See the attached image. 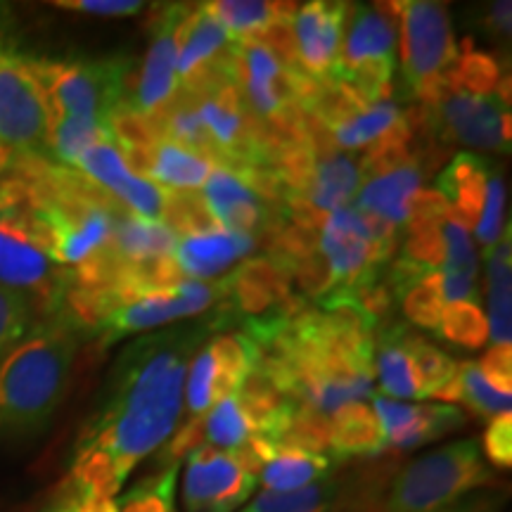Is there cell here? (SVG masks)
I'll list each match as a JSON object with an SVG mask.
<instances>
[{
	"label": "cell",
	"mask_w": 512,
	"mask_h": 512,
	"mask_svg": "<svg viewBox=\"0 0 512 512\" xmlns=\"http://www.w3.org/2000/svg\"><path fill=\"white\" fill-rule=\"evenodd\" d=\"M332 460L323 453L297 451V448H275L273 458L259 472L266 491H297L313 482L330 477Z\"/></svg>",
	"instance_id": "27"
},
{
	"label": "cell",
	"mask_w": 512,
	"mask_h": 512,
	"mask_svg": "<svg viewBox=\"0 0 512 512\" xmlns=\"http://www.w3.org/2000/svg\"><path fill=\"white\" fill-rule=\"evenodd\" d=\"M188 5H166L159 12V24L155 27L150 50L143 62V74L133 86L131 100H126L133 110L143 114H159L171 105L178 93V24Z\"/></svg>",
	"instance_id": "14"
},
{
	"label": "cell",
	"mask_w": 512,
	"mask_h": 512,
	"mask_svg": "<svg viewBox=\"0 0 512 512\" xmlns=\"http://www.w3.org/2000/svg\"><path fill=\"white\" fill-rule=\"evenodd\" d=\"M347 3L313 0L299 5L292 19L297 67L313 79H330L342 55Z\"/></svg>",
	"instance_id": "15"
},
{
	"label": "cell",
	"mask_w": 512,
	"mask_h": 512,
	"mask_svg": "<svg viewBox=\"0 0 512 512\" xmlns=\"http://www.w3.org/2000/svg\"><path fill=\"white\" fill-rule=\"evenodd\" d=\"M185 399H188V411L192 418H202L214 406V380H216V366L214 356H211L209 347L197 351L192 356L188 375H185Z\"/></svg>",
	"instance_id": "43"
},
{
	"label": "cell",
	"mask_w": 512,
	"mask_h": 512,
	"mask_svg": "<svg viewBox=\"0 0 512 512\" xmlns=\"http://www.w3.org/2000/svg\"><path fill=\"white\" fill-rule=\"evenodd\" d=\"M216 166L185 147L169 143H159L152 152V166L147 181L159 183L164 190H197L207 183Z\"/></svg>",
	"instance_id": "29"
},
{
	"label": "cell",
	"mask_w": 512,
	"mask_h": 512,
	"mask_svg": "<svg viewBox=\"0 0 512 512\" xmlns=\"http://www.w3.org/2000/svg\"><path fill=\"white\" fill-rule=\"evenodd\" d=\"M162 223L174 230L176 238L223 230L211 216L204 197L195 190H164Z\"/></svg>",
	"instance_id": "35"
},
{
	"label": "cell",
	"mask_w": 512,
	"mask_h": 512,
	"mask_svg": "<svg viewBox=\"0 0 512 512\" xmlns=\"http://www.w3.org/2000/svg\"><path fill=\"white\" fill-rule=\"evenodd\" d=\"M256 477L235 458L214 446H200L188 456L183 479L185 512H235L249 501Z\"/></svg>",
	"instance_id": "13"
},
{
	"label": "cell",
	"mask_w": 512,
	"mask_h": 512,
	"mask_svg": "<svg viewBox=\"0 0 512 512\" xmlns=\"http://www.w3.org/2000/svg\"><path fill=\"white\" fill-rule=\"evenodd\" d=\"M69 271L50 259L46 235L27 207L0 209V290L27 299L38 320L62 309Z\"/></svg>",
	"instance_id": "4"
},
{
	"label": "cell",
	"mask_w": 512,
	"mask_h": 512,
	"mask_svg": "<svg viewBox=\"0 0 512 512\" xmlns=\"http://www.w3.org/2000/svg\"><path fill=\"white\" fill-rule=\"evenodd\" d=\"M373 411L377 415V422H380L382 427L384 444L396 448L399 446V441L406 437V432L411 430L415 415H418V406L389 399V396H375Z\"/></svg>",
	"instance_id": "47"
},
{
	"label": "cell",
	"mask_w": 512,
	"mask_h": 512,
	"mask_svg": "<svg viewBox=\"0 0 512 512\" xmlns=\"http://www.w3.org/2000/svg\"><path fill=\"white\" fill-rule=\"evenodd\" d=\"M252 249L254 235L211 230V233L178 238L174 259L188 280H209L235 261L245 259Z\"/></svg>",
	"instance_id": "19"
},
{
	"label": "cell",
	"mask_w": 512,
	"mask_h": 512,
	"mask_svg": "<svg viewBox=\"0 0 512 512\" xmlns=\"http://www.w3.org/2000/svg\"><path fill=\"white\" fill-rule=\"evenodd\" d=\"M486 299H489V339L494 344H510L512 339V256L510 230L505 240L486 252Z\"/></svg>",
	"instance_id": "26"
},
{
	"label": "cell",
	"mask_w": 512,
	"mask_h": 512,
	"mask_svg": "<svg viewBox=\"0 0 512 512\" xmlns=\"http://www.w3.org/2000/svg\"><path fill=\"white\" fill-rule=\"evenodd\" d=\"M465 425V413L456 406H446V403H427V406H418V415H415L411 430L406 437L399 441V451H411L422 444H430L446 437L448 432H456L458 427Z\"/></svg>",
	"instance_id": "42"
},
{
	"label": "cell",
	"mask_w": 512,
	"mask_h": 512,
	"mask_svg": "<svg viewBox=\"0 0 512 512\" xmlns=\"http://www.w3.org/2000/svg\"><path fill=\"white\" fill-rule=\"evenodd\" d=\"M444 273H441V283H444V299L446 302H477L475 280H477V254L472 247L470 233L453 219L448 211L444 226Z\"/></svg>",
	"instance_id": "24"
},
{
	"label": "cell",
	"mask_w": 512,
	"mask_h": 512,
	"mask_svg": "<svg viewBox=\"0 0 512 512\" xmlns=\"http://www.w3.org/2000/svg\"><path fill=\"white\" fill-rule=\"evenodd\" d=\"M81 337L60 316L36 320L0 358V446L27 444L48 430L67 396Z\"/></svg>",
	"instance_id": "2"
},
{
	"label": "cell",
	"mask_w": 512,
	"mask_h": 512,
	"mask_svg": "<svg viewBox=\"0 0 512 512\" xmlns=\"http://www.w3.org/2000/svg\"><path fill=\"white\" fill-rule=\"evenodd\" d=\"M399 119H401V110L392 100L377 102V105H370L368 110L356 114L354 119L330 128V136L335 140L337 147H349V150H356V147H370L375 145L384 133L392 131Z\"/></svg>",
	"instance_id": "34"
},
{
	"label": "cell",
	"mask_w": 512,
	"mask_h": 512,
	"mask_svg": "<svg viewBox=\"0 0 512 512\" xmlns=\"http://www.w3.org/2000/svg\"><path fill=\"white\" fill-rule=\"evenodd\" d=\"M425 110L437 114L441 131L448 140L489 152L510 150V112L503 110V102L496 95L489 98L470 95L453 88L444 79L437 100Z\"/></svg>",
	"instance_id": "12"
},
{
	"label": "cell",
	"mask_w": 512,
	"mask_h": 512,
	"mask_svg": "<svg viewBox=\"0 0 512 512\" xmlns=\"http://www.w3.org/2000/svg\"><path fill=\"white\" fill-rule=\"evenodd\" d=\"M204 202L216 223L230 233L252 235L268 223V204L245 178L228 169H214L204 183Z\"/></svg>",
	"instance_id": "18"
},
{
	"label": "cell",
	"mask_w": 512,
	"mask_h": 512,
	"mask_svg": "<svg viewBox=\"0 0 512 512\" xmlns=\"http://www.w3.org/2000/svg\"><path fill=\"white\" fill-rule=\"evenodd\" d=\"M439 335L460 349L479 351L489 342V320L477 302H446L439 320Z\"/></svg>",
	"instance_id": "36"
},
{
	"label": "cell",
	"mask_w": 512,
	"mask_h": 512,
	"mask_svg": "<svg viewBox=\"0 0 512 512\" xmlns=\"http://www.w3.org/2000/svg\"><path fill=\"white\" fill-rule=\"evenodd\" d=\"M55 8L98 17H131L143 10L140 0H57Z\"/></svg>",
	"instance_id": "50"
},
{
	"label": "cell",
	"mask_w": 512,
	"mask_h": 512,
	"mask_svg": "<svg viewBox=\"0 0 512 512\" xmlns=\"http://www.w3.org/2000/svg\"><path fill=\"white\" fill-rule=\"evenodd\" d=\"M503 510V496L501 494H472L463 498V501L448 505L441 512H501Z\"/></svg>",
	"instance_id": "52"
},
{
	"label": "cell",
	"mask_w": 512,
	"mask_h": 512,
	"mask_svg": "<svg viewBox=\"0 0 512 512\" xmlns=\"http://www.w3.org/2000/svg\"><path fill=\"white\" fill-rule=\"evenodd\" d=\"M503 211H505V183L494 166V171H491L489 176V185H486V200H484L482 216H479V223L475 228L477 240L486 247V252H491V249L501 242Z\"/></svg>",
	"instance_id": "46"
},
{
	"label": "cell",
	"mask_w": 512,
	"mask_h": 512,
	"mask_svg": "<svg viewBox=\"0 0 512 512\" xmlns=\"http://www.w3.org/2000/svg\"><path fill=\"white\" fill-rule=\"evenodd\" d=\"M335 496V482L330 477L313 482L297 491H259L245 512H328Z\"/></svg>",
	"instance_id": "37"
},
{
	"label": "cell",
	"mask_w": 512,
	"mask_h": 512,
	"mask_svg": "<svg viewBox=\"0 0 512 512\" xmlns=\"http://www.w3.org/2000/svg\"><path fill=\"white\" fill-rule=\"evenodd\" d=\"M228 294V283H211V280H188L162 292H147L138 302L121 306L102 325V335L107 342H117L133 332H147L174 323V320L197 316L211 309L219 299Z\"/></svg>",
	"instance_id": "11"
},
{
	"label": "cell",
	"mask_w": 512,
	"mask_h": 512,
	"mask_svg": "<svg viewBox=\"0 0 512 512\" xmlns=\"http://www.w3.org/2000/svg\"><path fill=\"white\" fill-rule=\"evenodd\" d=\"M382 448H387L382 427L366 403H347L330 413V451L337 458L375 456Z\"/></svg>",
	"instance_id": "22"
},
{
	"label": "cell",
	"mask_w": 512,
	"mask_h": 512,
	"mask_svg": "<svg viewBox=\"0 0 512 512\" xmlns=\"http://www.w3.org/2000/svg\"><path fill=\"white\" fill-rule=\"evenodd\" d=\"M403 313L411 323L425 330H437L441 311H444V283L439 271H427L413 285H408L401 294Z\"/></svg>",
	"instance_id": "40"
},
{
	"label": "cell",
	"mask_w": 512,
	"mask_h": 512,
	"mask_svg": "<svg viewBox=\"0 0 512 512\" xmlns=\"http://www.w3.org/2000/svg\"><path fill=\"white\" fill-rule=\"evenodd\" d=\"M207 332V325H183L124 349L76 441L69 494L114 498L136 465L174 437L185 375Z\"/></svg>",
	"instance_id": "1"
},
{
	"label": "cell",
	"mask_w": 512,
	"mask_h": 512,
	"mask_svg": "<svg viewBox=\"0 0 512 512\" xmlns=\"http://www.w3.org/2000/svg\"><path fill=\"white\" fill-rule=\"evenodd\" d=\"M444 226V223H441ZM439 223H425V226H408V240L403 247V259L415 266L434 271L444 264V233Z\"/></svg>",
	"instance_id": "45"
},
{
	"label": "cell",
	"mask_w": 512,
	"mask_h": 512,
	"mask_svg": "<svg viewBox=\"0 0 512 512\" xmlns=\"http://www.w3.org/2000/svg\"><path fill=\"white\" fill-rule=\"evenodd\" d=\"M491 171H494V166L482 157L458 155L453 162H448L444 174L439 176L437 190L446 197L453 219L467 233L477 228L479 216H482Z\"/></svg>",
	"instance_id": "20"
},
{
	"label": "cell",
	"mask_w": 512,
	"mask_h": 512,
	"mask_svg": "<svg viewBox=\"0 0 512 512\" xmlns=\"http://www.w3.org/2000/svg\"><path fill=\"white\" fill-rule=\"evenodd\" d=\"M226 283L238 311L252 320L271 316L290 320L304 311L302 299L292 294L290 271L268 256L245 261L238 271L230 273Z\"/></svg>",
	"instance_id": "16"
},
{
	"label": "cell",
	"mask_w": 512,
	"mask_h": 512,
	"mask_svg": "<svg viewBox=\"0 0 512 512\" xmlns=\"http://www.w3.org/2000/svg\"><path fill=\"white\" fill-rule=\"evenodd\" d=\"M401 29V72L406 88L422 105H432L444 86L446 72L456 62L451 17L444 3L403 0L394 3Z\"/></svg>",
	"instance_id": "7"
},
{
	"label": "cell",
	"mask_w": 512,
	"mask_h": 512,
	"mask_svg": "<svg viewBox=\"0 0 512 512\" xmlns=\"http://www.w3.org/2000/svg\"><path fill=\"white\" fill-rule=\"evenodd\" d=\"M50 110L29 55L5 31L0 10V147L12 155L48 157Z\"/></svg>",
	"instance_id": "8"
},
{
	"label": "cell",
	"mask_w": 512,
	"mask_h": 512,
	"mask_svg": "<svg viewBox=\"0 0 512 512\" xmlns=\"http://www.w3.org/2000/svg\"><path fill=\"white\" fill-rule=\"evenodd\" d=\"M230 43H233V36L223 29L219 19L209 15L207 5H188L178 24L176 72L183 86L221 69Z\"/></svg>",
	"instance_id": "17"
},
{
	"label": "cell",
	"mask_w": 512,
	"mask_h": 512,
	"mask_svg": "<svg viewBox=\"0 0 512 512\" xmlns=\"http://www.w3.org/2000/svg\"><path fill=\"white\" fill-rule=\"evenodd\" d=\"M420 183L422 169L418 162L401 166V169L377 176L373 181H366L363 188H358L356 209L399 228L408 219V209H411L413 195L420 190Z\"/></svg>",
	"instance_id": "21"
},
{
	"label": "cell",
	"mask_w": 512,
	"mask_h": 512,
	"mask_svg": "<svg viewBox=\"0 0 512 512\" xmlns=\"http://www.w3.org/2000/svg\"><path fill=\"white\" fill-rule=\"evenodd\" d=\"M512 5L508 0H498V3H491L489 10L484 15V29L486 34L496 36L498 41H508L510 38V15H512Z\"/></svg>",
	"instance_id": "51"
},
{
	"label": "cell",
	"mask_w": 512,
	"mask_h": 512,
	"mask_svg": "<svg viewBox=\"0 0 512 512\" xmlns=\"http://www.w3.org/2000/svg\"><path fill=\"white\" fill-rule=\"evenodd\" d=\"M458 384H460V403L475 411L479 418H496L501 413H510L512 394H503L486 382L479 370V363L465 361L458 363Z\"/></svg>",
	"instance_id": "41"
},
{
	"label": "cell",
	"mask_w": 512,
	"mask_h": 512,
	"mask_svg": "<svg viewBox=\"0 0 512 512\" xmlns=\"http://www.w3.org/2000/svg\"><path fill=\"white\" fill-rule=\"evenodd\" d=\"M403 342H406V349L413 361L415 380H418V399H432L446 382L456 377L458 363L413 330H406Z\"/></svg>",
	"instance_id": "33"
},
{
	"label": "cell",
	"mask_w": 512,
	"mask_h": 512,
	"mask_svg": "<svg viewBox=\"0 0 512 512\" xmlns=\"http://www.w3.org/2000/svg\"><path fill=\"white\" fill-rule=\"evenodd\" d=\"M252 434V425H249L247 415L242 413L235 396L214 403L209 413L204 415V439L209 441V446L219 448V451H233V448L245 444Z\"/></svg>",
	"instance_id": "39"
},
{
	"label": "cell",
	"mask_w": 512,
	"mask_h": 512,
	"mask_svg": "<svg viewBox=\"0 0 512 512\" xmlns=\"http://www.w3.org/2000/svg\"><path fill=\"white\" fill-rule=\"evenodd\" d=\"M178 465L143 479L117 501L119 512H178Z\"/></svg>",
	"instance_id": "38"
},
{
	"label": "cell",
	"mask_w": 512,
	"mask_h": 512,
	"mask_svg": "<svg viewBox=\"0 0 512 512\" xmlns=\"http://www.w3.org/2000/svg\"><path fill=\"white\" fill-rule=\"evenodd\" d=\"M479 370L491 387L503 394H512V347L510 344H494L486 351Z\"/></svg>",
	"instance_id": "49"
},
{
	"label": "cell",
	"mask_w": 512,
	"mask_h": 512,
	"mask_svg": "<svg viewBox=\"0 0 512 512\" xmlns=\"http://www.w3.org/2000/svg\"><path fill=\"white\" fill-rule=\"evenodd\" d=\"M100 143H112L107 124L76 117H60L50 121L48 157L53 159L55 164L67 166V169H76L79 159L86 155L93 145Z\"/></svg>",
	"instance_id": "31"
},
{
	"label": "cell",
	"mask_w": 512,
	"mask_h": 512,
	"mask_svg": "<svg viewBox=\"0 0 512 512\" xmlns=\"http://www.w3.org/2000/svg\"><path fill=\"white\" fill-rule=\"evenodd\" d=\"M406 330L403 325H394L392 332H384L380 337V349H377V377H380L382 392L389 394V399H418V380L411 354H408Z\"/></svg>",
	"instance_id": "30"
},
{
	"label": "cell",
	"mask_w": 512,
	"mask_h": 512,
	"mask_svg": "<svg viewBox=\"0 0 512 512\" xmlns=\"http://www.w3.org/2000/svg\"><path fill=\"white\" fill-rule=\"evenodd\" d=\"M482 456H486L489 465L498 470H510L512 467V415L501 413L489 420L482 437Z\"/></svg>",
	"instance_id": "48"
},
{
	"label": "cell",
	"mask_w": 512,
	"mask_h": 512,
	"mask_svg": "<svg viewBox=\"0 0 512 512\" xmlns=\"http://www.w3.org/2000/svg\"><path fill=\"white\" fill-rule=\"evenodd\" d=\"M494 482L475 439H460L422 453L392 482L384 512H441Z\"/></svg>",
	"instance_id": "3"
},
{
	"label": "cell",
	"mask_w": 512,
	"mask_h": 512,
	"mask_svg": "<svg viewBox=\"0 0 512 512\" xmlns=\"http://www.w3.org/2000/svg\"><path fill=\"white\" fill-rule=\"evenodd\" d=\"M50 121L60 117L91 119L107 124L128 93L126 60H48L29 57Z\"/></svg>",
	"instance_id": "6"
},
{
	"label": "cell",
	"mask_w": 512,
	"mask_h": 512,
	"mask_svg": "<svg viewBox=\"0 0 512 512\" xmlns=\"http://www.w3.org/2000/svg\"><path fill=\"white\" fill-rule=\"evenodd\" d=\"M358 185H361L358 162L347 155H332L316 164L309 185L299 197L316 214L328 219L332 211L347 207V202L358 192Z\"/></svg>",
	"instance_id": "23"
},
{
	"label": "cell",
	"mask_w": 512,
	"mask_h": 512,
	"mask_svg": "<svg viewBox=\"0 0 512 512\" xmlns=\"http://www.w3.org/2000/svg\"><path fill=\"white\" fill-rule=\"evenodd\" d=\"M207 5L209 15L223 24L233 41L256 38L275 19H294L299 3H266V0H216Z\"/></svg>",
	"instance_id": "28"
},
{
	"label": "cell",
	"mask_w": 512,
	"mask_h": 512,
	"mask_svg": "<svg viewBox=\"0 0 512 512\" xmlns=\"http://www.w3.org/2000/svg\"><path fill=\"white\" fill-rule=\"evenodd\" d=\"M347 19L349 31L330 79L344 83L366 107L387 102L396 60L394 3L347 5Z\"/></svg>",
	"instance_id": "5"
},
{
	"label": "cell",
	"mask_w": 512,
	"mask_h": 512,
	"mask_svg": "<svg viewBox=\"0 0 512 512\" xmlns=\"http://www.w3.org/2000/svg\"><path fill=\"white\" fill-rule=\"evenodd\" d=\"M446 81L458 91L489 98V95H496L501 86L503 69L494 53L477 50L472 38H465L463 50H458L456 62L446 72Z\"/></svg>",
	"instance_id": "32"
},
{
	"label": "cell",
	"mask_w": 512,
	"mask_h": 512,
	"mask_svg": "<svg viewBox=\"0 0 512 512\" xmlns=\"http://www.w3.org/2000/svg\"><path fill=\"white\" fill-rule=\"evenodd\" d=\"M10 162H12V152L3 150V147H0V209L15 207V202H12V195H10L8 185H5V181H3V174H5V171H8Z\"/></svg>",
	"instance_id": "53"
},
{
	"label": "cell",
	"mask_w": 512,
	"mask_h": 512,
	"mask_svg": "<svg viewBox=\"0 0 512 512\" xmlns=\"http://www.w3.org/2000/svg\"><path fill=\"white\" fill-rule=\"evenodd\" d=\"M228 79L240 98L245 95L249 112L259 117L261 124H273L302 110L294 100L285 64L252 38L230 43Z\"/></svg>",
	"instance_id": "10"
},
{
	"label": "cell",
	"mask_w": 512,
	"mask_h": 512,
	"mask_svg": "<svg viewBox=\"0 0 512 512\" xmlns=\"http://www.w3.org/2000/svg\"><path fill=\"white\" fill-rule=\"evenodd\" d=\"M176 233L162 221L143 219V216L121 211L114 221L112 247L126 264L152 259V256H171L176 249Z\"/></svg>",
	"instance_id": "25"
},
{
	"label": "cell",
	"mask_w": 512,
	"mask_h": 512,
	"mask_svg": "<svg viewBox=\"0 0 512 512\" xmlns=\"http://www.w3.org/2000/svg\"><path fill=\"white\" fill-rule=\"evenodd\" d=\"M320 254L330 268L332 290L323 297L325 309L351 304V294L377 275V264L389 259V249L377 245L356 207H342L328 214L320 238Z\"/></svg>",
	"instance_id": "9"
},
{
	"label": "cell",
	"mask_w": 512,
	"mask_h": 512,
	"mask_svg": "<svg viewBox=\"0 0 512 512\" xmlns=\"http://www.w3.org/2000/svg\"><path fill=\"white\" fill-rule=\"evenodd\" d=\"M36 320V313L27 299L8 290H0V358L27 335Z\"/></svg>",
	"instance_id": "44"
},
{
	"label": "cell",
	"mask_w": 512,
	"mask_h": 512,
	"mask_svg": "<svg viewBox=\"0 0 512 512\" xmlns=\"http://www.w3.org/2000/svg\"><path fill=\"white\" fill-rule=\"evenodd\" d=\"M240 512H245V510H240Z\"/></svg>",
	"instance_id": "54"
}]
</instances>
